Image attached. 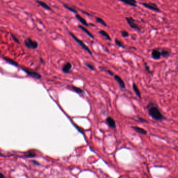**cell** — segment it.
<instances>
[{"label": "cell", "instance_id": "cell-33", "mask_svg": "<svg viewBox=\"0 0 178 178\" xmlns=\"http://www.w3.org/2000/svg\"><path fill=\"white\" fill-rule=\"evenodd\" d=\"M33 162H34V163H35V164H36L37 165H39V163H36V161H33Z\"/></svg>", "mask_w": 178, "mask_h": 178}, {"label": "cell", "instance_id": "cell-3", "mask_svg": "<svg viewBox=\"0 0 178 178\" xmlns=\"http://www.w3.org/2000/svg\"><path fill=\"white\" fill-rule=\"evenodd\" d=\"M125 19L126 21L127 22V23L128 24V25L130 26V27L135 29L136 30H137L138 31H140V27L138 26V25L136 23V20L133 18L132 17H125Z\"/></svg>", "mask_w": 178, "mask_h": 178}, {"label": "cell", "instance_id": "cell-16", "mask_svg": "<svg viewBox=\"0 0 178 178\" xmlns=\"http://www.w3.org/2000/svg\"><path fill=\"white\" fill-rule=\"evenodd\" d=\"M160 53H161V56L164 58H168V57L170 56V52L164 48L161 49Z\"/></svg>", "mask_w": 178, "mask_h": 178}, {"label": "cell", "instance_id": "cell-18", "mask_svg": "<svg viewBox=\"0 0 178 178\" xmlns=\"http://www.w3.org/2000/svg\"><path fill=\"white\" fill-rule=\"evenodd\" d=\"M99 34L100 35H101L102 36L104 37L107 40L110 41H111V38L110 36L109 35L106 31H105L104 30H101L99 31Z\"/></svg>", "mask_w": 178, "mask_h": 178}, {"label": "cell", "instance_id": "cell-13", "mask_svg": "<svg viewBox=\"0 0 178 178\" xmlns=\"http://www.w3.org/2000/svg\"><path fill=\"white\" fill-rule=\"evenodd\" d=\"M69 89L74 91L75 92H76V93H77L79 94L84 95L85 94V92L83 89H81V88H78V87H76L74 86H69Z\"/></svg>", "mask_w": 178, "mask_h": 178}, {"label": "cell", "instance_id": "cell-26", "mask_svg": "<svg viewBox=\"0 0 178 178\" xmlns=\"http://www.w3.org/2000/svg\"><path fill=\"white\" fill-rule=\"evenodd\" d=\"M35 156H36V154H35V152L34 151H29V152L28 154V155L26 156V157H28V158H29V157L30 158V157H34Z\"/></svg>", "mask_w": 178, "mask_h": 178}, {"label": "cell", "instance_id": "cell-28", "mask_svg": "<svg viewBox=\"0 0 178 178\" xmlns=\"http://www.w3.org/2000/svg\"><path fill=\"white\" fill-rule=\"evenodd\" d=\"M107 73H108L110 76H114V73L112 71H111V70H108V69H107V70H104Z\"/></svg>", "mask_w": 178, "mask_h": 178}, {"label": "cell", "instance_id": "cell-9", "mask_svg": "<svg viewBox=\"0 0 178 178\" xmlns=\"http://www.w3.org/2000/svg\"><path fill=\"white\" fill-rule=\"evenodd\" d=\"M114 79L118 83V84L119 85V86L121 88H122V89H125V82H124L123 79L119 75H114Z\"/></svg>", "mask_w": 178, "mask_h": 178}, {"label": "cell", "instance_id": "cell-11", "mask_svg": "<svg viewBox=\"0 0 178 178\" xmlns=\"http://www.w3.org/2000/svg\"><path fill=\"white\" fill-rule=\"evenodd\" d=\"M131 128L133 129L135 131L137 132L138 134H140L142 135H146L147 134V132L146 130L144 129L143 128H140L137 126H132Z\"/></svg>", "mask_w": 178, "mask_h": 178}, {"label": "cell", "instance_id": "cell-27", "mask_svg": "<svg viewBox=\"0 0 178 178\" xmlns=\"http://www.w3.org/2000/svg\"><path fill=\"white\" fill-rule=\"evenodd\" d=\"M121 35H122V36L124 38H127V37H128L129 36V34L128 31H125V30H122L121 31Z\"/></svg>", "mask_w": 178, "mask_h": 178}, {"label": "cell", "instance_id": "cell-10", "mask_svg": "<svg viewBox=\"0 0 178 178\" xmlns=\"http://www.w3.org/2000/svg\"><path fill=\"white\" fill-rule=\"evenodd\" d=\"M72 65L70 62H67L62 67V71L65 74H70Z\"/></svg>", "mask_w": 178, "mask_h": 178}, {"label": "cell", "instance_id": "cell-29", "mask_svg": "<svg viewBox=\"0 0 178 178\" xmlns=\"http://www.w3.org/2000/svg\"><path fill=\"white\" fill-rule=\"evenodd\" d=\"M138 120H139V121L140 122V123H148V121L146 120H145V119H144V118H142V117H138Z\"/></svg>", "mask_w": 178, "mask_h": 178}, {"label": "cell", "instance_id": "cell-23", "mask_svg": "<svg viewBox=\"0 0 178 178\" xmlns=\"http://www.w3.org/2000/svg\"><path fill=\"white\" fill-rule=\"evenodd\" d=\"M115 43L117 46H118L120 47H122V48L125 47V46L123 44V43L121 41L118 40L117 39H115Z\"/></svg>", "mask_w": 178, "mask_h": 178}, {"label": "cell", "instance_id": "cell-34", "mask_svg": "<svg viewBox=\"0 0 178 178\" xmlns=\"http://www.w3.org/2000/svg\"><path fill=\"white\" fill-rule=\"evenodd\" d=\"M0 156H2V154H1V153H0Z\"/></svg>", "mask_w": 178, "mask_h": 178}, {"label": "cell", "instance_id": "cell-22", "mask_svg": "<svg viewBox=\"0 0 178 178\" xmlns=\"http://www.w3.org/2000/svg\"><path fill=\"white\" fill-rule=\"evenodd\" d=\"M4 59L5 60H6L7 62H8V63L14 65V66H18V64L15 62H14L13 60H12L9 58H4Z\"/></svg>", "mask_w": 178, "mask_h": 178}, {"label": "cell", "instance_id": "cell-12", "mask_svg": "<svg viewBox=\"0 0 178 178\" xmlns=\"http://www.w3.org/2000/svg\"><path fill=\"white\" fill-rule=\"evenodd\" d=\"M78 27L80 29H81L82 31H84L87 36H89L90 38H91V39H95L94 36H93V35L89 31V30H88L87 29H86V28H85V27H84V26H82V25H78Z\"/></svg>", "mask_w": 178, "mask_h": 178}, {"label": "cell", "instance_id": "cell-14", "mask_svg": "<svg viewBox=\"0 0 178 178\" xmlns=\"http://www.w3.org/2000/svg\"><path fill=\"white\" fill-rule=\"evenodd\" d=\"M75 17L78 19V20L80 21V22L83 25L86 26V27H88L89 26V24L87 23V22L86 21V20L83 18L82 17L81 15H80L79 14H76L75 15Z\"/></svg>", "mask_w": 178, "mask_h": 178}, {"label": "cell", "instance_id": "cell-5", "mask_svg": "<svg viewBox=\"0 0 178 178\" xmlns=\"http://www.w3.org/2000/svg\"><path fill=\"white\" fill-rule=\"evenodd\" d=\"M25 45H26L27 47L29 48H33V49L36 48L38 46L37 42H36V41L33 40L30 38H27V39L25 40Z\"/></svg>", "mask_w": 178, "mask_h": 178}, {"label": "cell", "instance_id": "cell-31", "mask_svg": "<svg viewBox=\"0 0 178 178\" xmlns=\"http://www.w3.org/2000/svg\"><path fill=\"white\" fill-rule=\"evenodd\" d=\"M127 1H129V2H132V3H135V4H136V3H137V2H136V0H127Z\"/></svg>", "mask_w": 178, "mask_h": 178}, {"label": "cell", "instance_id": "cell-8", "mask_svg": "<svg viewBox=\"0 0 178 178\" xmlns=\"http://www.w3.org/2000/svg\"><path fill=\"white\" fill-rule=\"evenodd\" d=\"M106 121L107 124L112 129H115L116 127V123L115 120L111 117H108L106 119Z\"/></svg>", "mask_w": 178, "mask_h": 178}, {"label": "cell", "instance_id": "cell-17", "mask_svg": "<svg viewBox=\"0 0 178 178\" xmlns=\"http://www.w3.org/2000/svg\"><path fill=\"white\" fill-rule=\"evenodd\" d=\"M36 2L41 6H42L43 8H44L46 10H51V7L46 4L44 2L41 1H39V0H37Z\"/></svg>", "mask_w": 178, "mask_h": 178}, {"label": "cell", "instance_id": "cell-20", "mask_svg": "<svg viewBox=\"0 0 178 178\" xmlns=\"http://www.w3.org/2000/svg\"><path fill=\"white\" fill-rule=\"evenodd\" d=\"M63 6H64V7H65V8H66V9H68L69 10H70V11H71V12H73V13H76V14L77 13V11L76 9H75L74 8H72V7H70V6H69L68 5H67V4H65V3H64V4H63Z\"/></svg>", "mask_w": 178, "mask_h": 178}, {"label": "cell", "instance_id": "cell-4", "mask_svg": "<svg viewBox=\"0 0 178 178\" xmlns=\"http://www.w3.org/2000/svg\"><path fill=\"white\" fill-rule=\"evenodd\" d=\"M141 4L143 5L146 8L150 9L151 10H154L156 12L160 13L161 10L159 9V8L158 7V6L154 3H142Z\"/></svg>", "mask_w": 178, "mask_h": 178}, {"label": "cell", "instance_id": "cell-2", "mask_svg": "<svg viewBox=\"0 0 178 178\" xmlns=\"http://www.w3.org/2000/svg\"><path fill=\"white\" fill-rule=\"evenodd\" d=\"M69 34H70V35H71V36L73 38V39L76 41V42L77 43H78V44L80 45L81 46V47H82V48H83V49H85L86 52H87L89 54H90V55H92V52H91V50L90 49V48L88 47V46L85 44L84 43V42L83 41H82V40H81L80 39H79L77 37H76L73 33H72V32H70V31H69Z\"/></svg>", "mask_w": 178, "mask_h": 178}, {"label": "cell", "instance_id": "cell-32", "mask_svg": "<svg viewBox=\"0 0 178 178\" xmlns=\"http://www.w3.org/2000/svg\"><path fill=\"white\" fill-rule=\"evenodd\" d=\"M0 178H4V175L1 173H0Z\"/></svg>", "mask_w": 178, "mask_h": 178}, {"label": "cell", "instance_id": "cell-7", "mask_svg": "<svg viewBox=\"0 0 178 178\" xmlns=\"http://www.w3.org/2000/svg\"><path fill=\"white\" fill-rule=\"evenodd\" d=\"M151 55L152 58L155 60H159L161 57L160 51L158 49H154L151 52Z\"/></svg>", "mask_w": 178, "mask_h": 178}, {"label": "cell", "instance_id": "cell-24", "mask_svg": "<svg viewBox=\"0 0 178 178\" xmlns=\"http://www.w3.org/2000/svg\"><path fill=\"white\" fill-rule=\"evenodd\" d=\"M85 65L89 68L90 70H92V71H94L95 70V66L91 63H88V62H86V63H85Z\"/></svg>", "mask_w": 178, "mask_h": 178}, {"label": "cell", "instance_id": "cell-6", "mask_svg": "<svg viewBox=\"0 0 178 178\" xmlns=\"http://www.w3.org/2000/svg\"><path fill=\"white\" fill-rule=\"evenodd\" d=\"M23 69L30 76L37 79H39L41 78V76L39 74L37 73V72H35L34 71H33L32 70L28 69L27 68H23Z\"/></svg>", "mask_w": 178, "mask_h": 178}, {"label": "cell", "instance_id": "cell-19", "mask_svg": "<svg viewBox=\"0 0 178 178\" xmlns=\"http://www.w3.org/2000/svg\"><path fill=\"white\" fill-rule=\"evenodd\" d=\"M96 20L97 23L100 24L101 25H102L104 27H107L108 26H107V24H106V22H105L101 18H100V17H96Z\"/></svg>", "mask_w": 178, "mask_h": 178}, {"label": "cell", "instance_id": "cell-1", "mask_svg": "<svg viewBox=\"0 0 178 178\" xmlns=\"http://www.w3.org/2000/svg\"><path fill=\"white\" fill-rule=\"evenodd\" d=\"M146 108L149 116L153 119L157 121H160L166 119L156 103L151 102L148 104Z\"/></svg>", "mask_w": 178, "mask_h": 178}, {"label": "cell", "instance_id": "cell-25", "mask_svg": "<svg viewBox=\"0 0 178 178\" xmlns=\"http://www.w3.org/2000/svg\"><path fill=\"white\" fill-rule=\"evenodd\" d=\"M144 66H145V69L146 71L148 73H149L150 74H153V72L150 69V67H149V66L147 65V64L146 62H144Z\"/></svg>", "mask_w": 178, "mask_h": 178}, {"label": "cell", "instance_id": "cell-15", "mask_svg": "<svg viewBox=\"0 0 178 178\" xmlns=\"http://www.w3.org/2000/svg\"><path fill=\"white\" fill-rule=\"evenodd\" d=\"M132 88L134 92H135V94L137 95V96L139 98V99H142V95H141V93H140V91L139 90V89H138L137 86L136 85V84H135V83L133 84V86H132Z\"/></svg>", "mask_w": 178, "mask_h": 178}, {"label": "cell", "instance_id": "cell-21", "mask_svg": "<svg viewBox=\"0 0 178 178\" xmlns=\"http://www.w3.org/2000/svg\"><path fill=\"white\" fill-rule=\"evenodd\" d=\"M122 2H123L124 3H125L126 4H128L130 6H133V7H136L137 6V5L136 4H135V3H132L131 2H129L127 0H119Z\"/></svg>", "mask_w": 178, "mask_h": 178}, {"label": "cell", "instance_id": "cell-30", "mask_svg": "<svg viewBox=\"0 0 178 178\" xmlns=\"http://www.w3.org/2000/svg\"><path fill=\"white\" fill-rule=\"evenodd\" d=\"M12 38H13V40L16 42H17V43H19V40H18V39L17 38H16L14 35H12Z\"/></svg>", "mask_w": 178, "mask_h": 178}]
</instances>
